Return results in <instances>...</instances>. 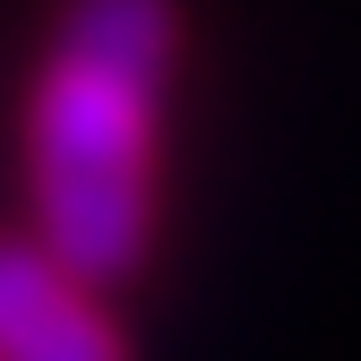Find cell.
Wrapping results in <instances>:
<instances>
[{"label": "cell", "mask_w": 361, "mask_h": 361, "mask_svg": "<svg viewBox=\"0 0 361 361\" xmlns=\"http://www.w3.org/2000/svg\"><path fill=\"white\" fill-rule=\"evenodd\" d=\"M172 78V0H69L26 104L35 241L112 284L155 233V121Z\"/></svg>", "instance_id": "6da1fadb"}, {"label": "cell", "mask_w": 361, "mask_h": 361, "mask_svg": "<svg viewBox=\"0 0 361 361\" xmlns=\"http://www.w3.org/2000/svg\"><path fill=\"white\" fill-rule=\"evenodd\" d=\"M0 361H129V344L43 241H0Z\"/></svg>", "instance_id": "7a4b0ae2"}]
</instances>
